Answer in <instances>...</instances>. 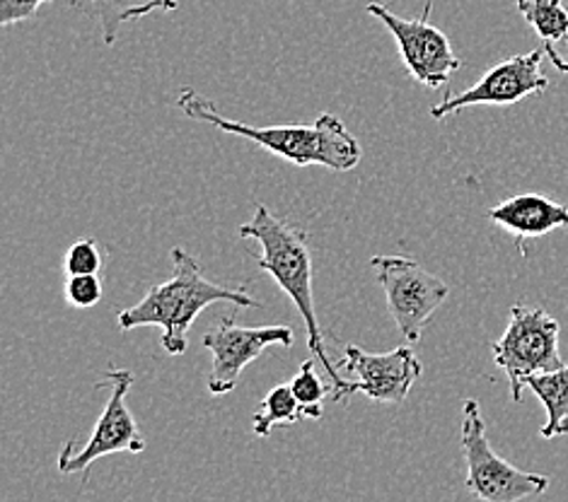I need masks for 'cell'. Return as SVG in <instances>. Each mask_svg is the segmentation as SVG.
I'll list each match as a JSON object with an SVG mask.
<instances>
[{"label":"cell","instance_id":"cell-6","mask_svg":"<svg viewBox=\"0 0 568 502\" xmlns=\"http://www.w3.org/2000/svg\"><path fill=\"white\" fill-rule=\"evenodd\" d=\"M371 268L383 285L387 309L407 344L422 341V334L436 309L448 300V283L430 274L412 256H373Z\"/></svg>","mask_w":568,"mask_h":502},{"label":"cell","instance_id":"cell-3","mask_svg":"<svg viewBox=\"0 0 568 502\" xmlns=\"http://www.w3.org/2000/svg\"><path fill=\"white\" fill-rule=\"evenodd\" d=\"M174 276L165 283L153 285L139 305L121 309L116 324L121 331L160 327L162 348L170 356H182L186 350V336L201 311L211 305H233V307H262L245 290H233L225 285L211 283L199 262L182 247L172 249Z\"/></svg>","mask_w":568,"mask_h":502},{"label":"cell","instance_id":"cell-8","mask_svg":"<svg viewBox=\"0 0 568 502\" xmlns=\"http://www.w3.org/2000/svg\"><path fill=\"white\" fill-rule=\"evenodd\" d=\"M110 387V399H106L102 416L94 423L92 436L75 450V442H65L59 454V471L61 473H78L88 471L94 461L119 452L141 454L145 450V438L136 426V418L131 416L126 406V393L133 387V372L112 368L106 370L104 382L98 385Z\"/></svg>","mask_w":568,"mask_h":502},{"label":"cell","instance_id":"cell-15","mask_svg":"<svg viewBox=\"0 0 568 502\" xmlns=\"http://www.w3.org/2000/svg\"><path fill=\"white\" fill-rule=\"evenodd\" d=\"M305 418L301 401H297L291 385H276L260 403V411L252 418V430L256 438L272 436L274 428L295 426Z\"/></svg>","mask_w":568,"mask_h":502},{"label":"cell","instance_id":"cell-13","mask_svg":"<svg viewBox=\"0 0 568 502\" xmlns=\"http://www.w3.org/2000/svg\"><path fill=\"white\" fill-rule=\"evenodd\" d=\"M73 8L98 20L104 44L114 47L121 24L143 20L151 12H174L180 3L178 0H75Z\"/></svg>","mask_w":568,"mask_h":502},{"label":"cell","instance_id":"cell-14","mask_svg":"<svg viewBox=\"0 0 568 502\" xmlns=\"http://www.w3.org/2000/svg\"><path fill=\"white\" fill-rule=\"evenodd\" d=\"M525 389H530L547 411V423L539 436L545 440L559 438L564 420H568V365L554 372L527 377Z\"/></svg>","mask_w":568,"mask_h":502},{"label":"cell","instance_id":"cell-21","mask_svg":"<svg viewBox=\"0 0 568 502\" xmlns=\"http://www.w3.org/2000/svg\"><path fill=\"white\" fill-rule=\"evenodd\" d=\"M547 51V59L551 61V65L557 68V71L568 75V34L561 39L557 44H547L542 47Z\"/></svg>","mask_w":568,"mask_h":502},{"label":"cell","instance_id":"cell-5","mask_svg":"<svg viewBox=\"0 0 568 502\" xmlns=\"http://www.w3.org/2000/svg\"><path fill=\"white\" fill-rule=\"evenodd\" d=\"M463 454L467 464L465 488L481 502H523L549 488V477L520 471L494 452L477 399L463 403Z\"/></svg>","mask_w":568,"mask_h":502},{"label":"cell","instance_id":"cell-23","mask_svg":"<svg viewBox=\"0 0 568 502\" xmlns=\"http://www.w3.org/2000/svg\"><path fill=\"white\" fill-rule=\"evenodd\" d=\"M73 3H75V0H71V6H73Z\"/></svg>","mask_w":568,"mask_h":502},{"label":"cell","instance_id":"cell-20","mask_svg":"<svg viewBox=\"0 0 568 502\" xmlns=\"http://www.w3.org/2000/svg\"><path fill=\"white\" fill-rule=\"evenodd\" d=\"M49 3L51 0H0V24L10 27L22 20H32L39 8Z\"/></svg>","mask_w":568,"mask_h":502},{"label":"cell","instance_id":"cell-19","mask_svg":"<svg viewBox=\"0 0 568 502\" xmlns=\"http://www.w3.org/2000/svg\"><path fill=\"white\" fill-rule=\"evenodd\" d=\"M65 300L75 309H90L102 300V280L98 274L69 276L65 280Z\"/></svg>","mask_w":568,"mask_h":502},{"label":"cell","instance_id":"cell-16","mask_svg":"<svg viewBox=\"0 0 568 502\" xmlns=\"http://www.w3.org/2000/svg\"><path fill=\"white\" fill-rule=\"evenodd\" d=\"M518 12L532 27L542 47L557 44L568 34V8L564 0H516Z\"/></svg>","mask_w":568,"mask_h":502},{"label":"cell","instance_id":"cell-7","mask_svg":"<svg viewBox=\"0 0 568 502\" xmlns=\"http://www.w3.org/2000/svg\"><path fill=\"white\" fill-rule=\"evenodd\" d=\"M365 10L375 20H381L387 27V32L395 37L402 61L409 68L416 83L438 90L440 85L448 83L453 73L463 68V59L455 53L448 34L440 32L436 24H430V0H426L418 18H402L383 3H368Z\"/></svg>","mask_w":568,"mask_h":502},{"label":"cell","instance_id":"cell-22","mask_svg":"<svg viewBox=\"0 0 568 502\" xmlns=\"http://www.w3.org/2000/svg\"><path fill=\"white\" fill-rule=\"evenodd\" d=\"M559 436H568V420H564V426L559 430Z\"/></svg>","mask_w":568,"mask_h":502},{"label":"cell","instance_id":"cell-18","mask_svg":"<svg viewBox=\"0 0 568 502\" xmlns=\"http://www.w3.org/2000/svg\"><path fill=\"white\" fill-rule=\"evenodd\" d=\"M63 266L69 276L100 274V268H102L100 247L92 239H78L75 244H71V249L65 252Z\"/></svg>","mask_w":568,"mask_h":502},{"label":"cell","instance_id":"cell-2","mask_svg":"<svg viewBox=\"0 0 568 502\" xmlns=\"http://www.w3.org/2000/svg\"><path fill=\"white\" fill-rule=\"evenodd\" d=\"M242 239L260 242L262 256L256 259L264 274L272 276L281 290L286 293L293 305L301 311L307 331V346L313 356L332 379V401L339 403L346 399V379L334 368L327 348H324V334L320 329L315 295H313V252H310L307 235L301 227L276 218L262 203H256L250 223L240 227Z\"/></svg>","mask_w":568,"mask_h":502},{"label":"cell","instance_id":"cell-11","mask_svg":"<svg viewBox=\"0 0 568 502\" xmlns=\"http://www.w3.org/2000/svg\"><path fill=\"white\" fill-rule=\"evenodd\" d=\"M547 59L545 49H535L530 53H520V57H510L486 71L475 85L459 94H448L440 104L430 110V116L440 121L445 116H453L457 112L467 110V106H508L516 104L530 94H539L549 88V80L542 73V61Z\"/></svg>","mask_w":568,"mask_h":502},{"label":"cell","instance_id":"cell-12","mask_svg":"<svg viewBox=\"0 0 568 502\" xmlns=\"http://www.w3.org/2000/svg\"><path fill=\"white\" fill-rule=\"evenodd\" d=\"M486 218L516 237L518 252L525 254V239L549 235L551 229L568 227V206L542 194H516L486 211Z\"/></svg>","mask_w":568,"mask_h":502},{"label":"cell","instance_id":"cell-17","mask_svg":"<svg viewBox=\"0 0 568 502\" xmlns=\"http://www.w3.org/2000/svg\"><path fill=\"white\" fill-rule=\"evenodd\" d=\"M293 391L297 401H301L303 411H305V418H313V420H320L324 416V399L332 397V387L327 389V385L322 382L317 370H315V360H305L301 365V370H297V375L293 377L291 382Z\"/></svg>","mask_w":568,"mask_h":502},{"label":"cell","instance_id":"cell-1","mask_svg":"<svg viewBox=\"0 0 568 502\" xmlns=\"http://www.w3.org/2000/svg\"><path fill=\"white\" fill-rule=\"evenodd\" d=\"M178 106L189 119L204 121V124L223 133L252 141L295 167L320 165L334 172H348L358 165L363 155L356 135H351L344 121L334 114H320L315 124L310 126H250L245 121L223 116L192 88H182Z\"/></svg>","mask_w":568,"mask_h":502},{"label":"cell","instance_id":"cell-9","mask_svg":"<svg viewBox=\"0 0 568 502\" xmlns=\"http://www.w3.org/2000/svg\"><path fill=\"white\" fill-rule=\"evenodd\" d=\"M336 370L348 385L346 399L354 393H365L377 403L392 406H402L409 399L412 387L424 372L412 344L387 352H368L361 346H346L344 358L336 362Z\"/></svg>","mask_w":568,"mask_h":502},{"label":"cell","instance_id":"cell-4","mask_svg":"<svg viewBox=\"0 0 568 502\" xmlns=\"http://www.w3.org/2000/svg\"><path fill=\"white\" fill-rule=\"evenodd\" d=\"M559 321L549 311L525 305L510 307L508 327L491 344V352L496 368L508 377L510 397L516 403L523 399L527 377L554 372L566 365L559 356Z\"/></svg>","mask_w":568,"mask_h":502},{"label":"cell","instance_id":"cell-10","mask_svg":"<svg viewBox=\"0 0 568 502\" xmlns=\"http://www.w3.org/2000/svg\"><path fill=\"white\" fill-rule=\"evenodd\" d=\"M204 348L211 352V372H209V391L213 397L230 393L237 385L242 372L247 370L266 348L283 346L291 348L295 344L293 329L286 324L276 327H237L235 319H221L219 327L204 336Z\"/></svg>","mask_w":568,"mask_h":502}]
</instances>
